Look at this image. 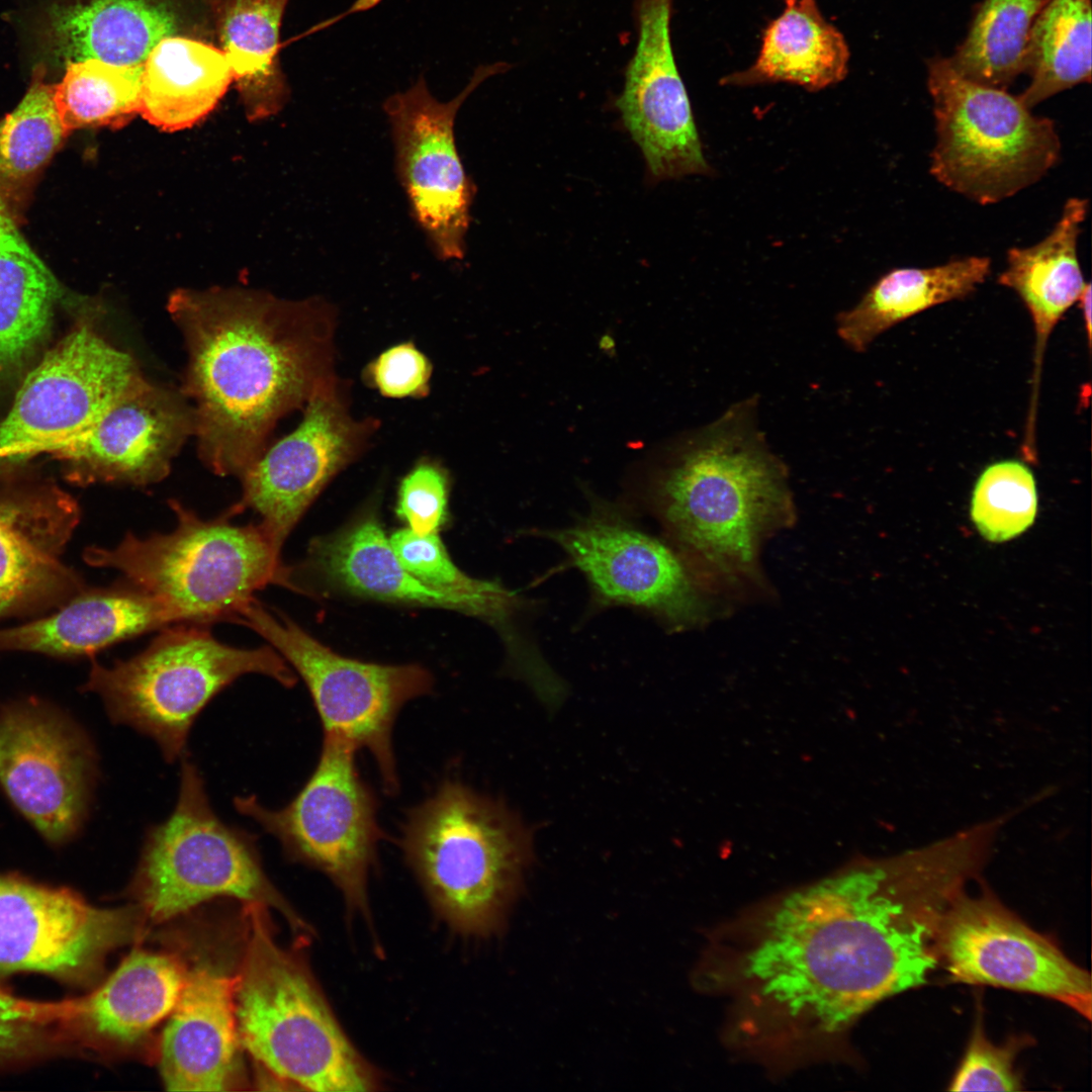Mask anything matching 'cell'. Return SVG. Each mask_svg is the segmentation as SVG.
Masks as SVG:
<instances>
[{
    "label": "cell",
    "instance_id": "cell-36",
    "mask_svg": "<svg viewBox=\"0 0 1092 1092\" xmlns=\"http://www.w3.org/2000/svg\"><path fill=\"white\" fill-rule=\"evenodd\" d=\"M143 70L96 59L68 63L61 82L53 85L66 134L86 127L120 128L140 114Z\"/></svg>",
    "mask_w": 1092,
    "mask_h": 1092
},
{
    "label": "cell",
    "instance_id": "cell-37",
    "mask_svg": "<svg viewBox=\"0 0 1092 1092\" xmlns=\"http://www.w3.org/2000/svg\"><path fill=\"white\" fill-rule=\"evenodd\" d=\"M66 1018L67 1000L34 1001L0 989V1071L75 1055Z\"/></svg>",
    "mask_w": 1092,
    "mask_h": 1092
},
{
    "label": "cell",
    "instance_id": "cell-33",
    "mask_svg": "<svg viewBox=\"0 0 1092 1092\" xmlns=\"http://www.w3.org/2000/svg\"><path fill=\"white\" fill-rule=\"evenodd\" d=\"M67 136L53 85L38 66L20 103L0 120V201L19 224L40 174Z\"/></svg>",
    "mask_w": 1092,
    "mask_h": 1092
},
{
    "label": "cell",
    "instance_id": "cell-2",
    "mask_svg": "<svg viewBox=\"0 0 1092 1092\" xmlns=\"http://www.w3.org/2000/svg\"><path fill=\"white\" fill-rule=\"evenodd\" d=\"M167 308L187 348L183 392L199 456L215 474L240 477L278 420L336 376V310L322 297L239 287L178 289Z\"/></svg>",
    "mask_w": 1092,
    "mask_h": 1092
},
{
    "label": "cell",
    "instance_id": "cell-24",
    "mask_svg": "<svg viewBox=\"0 0 1092 1092\" xmlns=\"http://www.w3.org/2000/svg\"><path fill=\"white\" fill-rule=\"evenodd\" d=\"M177 623L171 608L123 580L81 595L52 616L0 630V649L84 655Z\"/></svg>",
    "mask_w": 1092,
    "mask_h": 1092
},
{
    "label": "cell",
    "instance_id": "cell-38",
    "mask_svg": "<svg viewBox=\"0 0 1092 1092\" xmlns=\"http://www.w3.org/2000/svg\"><path fill=\"white\" fill-rule=\"evenodd\" d=\"M1037 492L1033 473L1018 460L988 465L972 495L971 515L988 540L1006 541L1024 532L1034 521Z\"/></svg>",
    "mask_w": 1092,
    "mask_h": 1092
},
{
    "label": "cell",
    "instance_id": "cell-31",
    "mask_svg": "<svg viewBox=\"0 0 1092 1092\" xmlns=\"http://www.w3.org/2000/svg\"><path fill=\"white\" fill-rule=\"evenodd\" d=\"M60 295L57 278L0 201V375L17 369L40 343Z\"/></svg>",
    "mask_w": 1092,
    "mask_h": 1092
},
{
    "label": "cell",
    "instance_id": "cell-12",
    "mask_svg": "<svg viewBox=\"0 0 1092 1092\" xmlns=\"http://www.w3.org/2000/svg\"><path fill=\"white\" fill-rule=\"evenodd\" d=\"M510 67L505 62L478 66L462 91L446 102L431 93L420 75L383 103L397 178L413 218L440 260L463 259L475 195L457 149V112L483 81Z\"/></svg>",
    "mask_w": 1092,
    "mask_h": 1092
},
{
    "label": "cell",
    "instance_id": "cell-25",
    "mask_svg": "<svg viewBox=\"0 0 1092 1092\" xmlns=\"http://www.w3.org/2000/svg\"><path fill=\"white\" fill-rule=\"evenodd\" d=\"M1088 208L1087 199L1069 198L1053 230L1041 241L1007 251L1006 267L998 276L999 284L1020 297L1033 323L1035 346L1030 408L1037 406L1049 338L1088 283L1078 258V240Z\"/></svg>",
    "mask_w": 1092,
    "mask_h": 1092
},
{
    "label": "cell",
    "instance_id": "cell-43",
    "mask_svg": "<svg viewBox=\"0 0 1092 1092\" xmlns=\"http://www.w3.org/2000/svg\"><path fill=\"white\" fill-rule=\"evenodd\" d=\"M1091 293H1092L1091 284L1088 282L1086 284L1084 290L1082 291L1078 301H1077L1079 303V306H1080L1081 311H1082L1084 327H1085V331H1086V335H1087V341H1088L1089 346H1090V343H1091V330H1092V327H1091L1092 326V324H1091V308H1092V304H1091L1092 296H1091Z\"/></svg>",
    "mask_w": 1092,
    "mask_h": 1092
},
{
    "label": "cell",
    "instance_id": "cell-5",
    "mask_svg": "<svg viewBox=\"0 0 1092 1092\" xmlns=\"http://www.w3.org/2000/svg\"><path fill=\"white\" fill-rule=\"evenodd\" d=\"M265 910L248 905L235 989L240 1043L272 1077L302 1090L381 1089L382 1074L351 1041L303 960L278 945Z\"/></svg>",
    "mask_w": 1092,
    "mask_h": 1092
},
{
    "label": "cell",
    "instance_id": "cell-32",
    "mask_svg": "<svg viewBox=\"0 0 1092 1092\" xmlns=\"http://www.w3.org/2000/svg\"><path fill=\"white\" fill-rule=\"evenodd\" d=\"M289 0H224L218 33L234 81L252 120L277 113L289 97L278 50Z\"/></svg>",
    "mask_w": 1092,
    "mask_h": 1092
},
{
    "label": "cell",
    "instance_id": "cell-17",
    "mask_svg": "<svg viewBox=\"0 0 1092 1092\" xmlns=\"http://www.w3.org/2000/svg\"><path fill=\"white\" fill-rule=\"evenodd\" d=\"M378 421L357 420L349 410L346 388L337 376L322 384L305 403L303 419L240 476L242 498L233 507L250 508L281 549L286 537L325 486L369 445Z\"/></svg>",
    "mask_w": 1092,
    "mask_h": 1092
},
{
    "label": "cell",
    "instance_id": "cell-21",
    "mask_svg": "<svg viewBox=\"0 0 1092 1092\" xmlns=\"http://www.w3.org/2000/svg\"><path fill=\"white\" fill-rule=\"evenodd\" d=\"M193 434V408L185 397L141 377L92 427L53 454L90 477L149 485L168 475Z\"/></svg>",
    "mask_w": 1092,
    "mask_h": 1092
},
{
    "label": "cell",
    "instance_id": "cell-41",
    "mask_svg": "<svg viewBox=\"0 0 1092 1092\" xmlns=\"http://www.w3.org/2000/svg\"><path fill=\"white\" fill-rule=\"evenodd\" d=\"M449 488L447 470L431 458H422L399 483L397 517L417 534L439 533L447 519Z\"/></svg>",
    "mask_w": 1092,
    "mask_h": 1092
},
{
    "label": "cell",
    "instance_id": "cell-35",
    "mask_svg": "<svg viewBox=\"0 0 1092 1092\" xmlns=\"http://www.w3.org/2000/svg\"><path fill=\"white\" fill-rule=\"evenodd\" d=\"M1045 0H983L950 66L973 82L1005 89L1025 69L1033 21Z\"/></svg>",
    "mask_w": 1092,
    "mask_h": 1092
},
{
    "label": "cell",
    "instance_id": "cell-34",
    "mask_svg": "<svg viewBox=\"0 0 1092 1092\" xmlns=\"http://www.w3.org/2000/svg\"><path fill=\"white\" fill-rule=\"evenodd\" d=\"M1091 0H1045L1030 29L1018 95L1032 109L1074 86L1091 81Z\"/></svg>",
    "mask_w": 1092,
    "mask_h": 1092
},
{
    "label": "cell",
    "instance_id": "cell-19",
    "mask_svg": "<svg viewBox=\"0 0 1092 1092\" xmlns=\"http://www.w3.org/2000/svg\"><path fill=\"white\" fill-rule=\"evenodd\" d=\"M672 0H635L638 38L617 99L654 181L709 174L670 38Z\"/></svg>",
    "mask_w": 1092,
    "mask_h": 1092
},
{
    "label": "cell",
    "instance_id": "cell-39",
    "mask_svg": "<svg viewBox=\"0 0 1092 1092\" xmlns=\"http://www.w3.org/2000/svg\"><path fill=\"white\" fill-rule=\"evenodd\" d=\"M388 539L402 566L431 587L466 595L491 594L504 587L498 582L474 578L459 569L438 533L421 535L404 528Z\"/></svg>",
    "mask_w": 1092,
    "mask_h": 1092
},
{
    "label": "cell",
    "instance_id": "cell-6",
    "mask_svg": "<svg viewBox=\"0 0 1092 1092\" xmlns=\"http://www.w3.org/2000/svg\"><path fill=\"white\" fill-rule=\"evenodd\" d=\"M175 529L147 538L128 533L113 548L92 547L85 560L110 567L123 580L171 608L182 623L235 622L254 593L275 583L280 550L261 524L235 525L232 508L202 520L169 500Z\"/></svg>",
    "mask_w": 1092,
    "mask_h": 1092
},
{
    "label": "cell",
    "instance_id": "cell-27",
    "mask_svg": "<svg viewBox=\"0 0 1092 1092\" xmlns=\"http://www.w3.org/2000/svg\"><path fill=\"white\" fill-rule=\"evenodd\" d=\"M77 520L69 503L0 499V616L67 581L59 555Z\"/></svg>",
    "mask_w": 1092,
    "mask_h": 1092
},
{
    "label": "cell",
    "instance_id": "cell-29",
    "mask_svg": "<svg viewBox=\"0 0 1092 1092\" xmlns=\"http://www.w3.org/2000/svg\"><path fill=\"white\" fill-rule=\"evenodd\" d=\"M233 81L222 50L187 37H165L144 64L140 114L163 130L190 127L215 107Z\"/></svg>",
    "mask_w": 1092,
    "mask_h": 1092
},
{
    "label": "cell",
    "instance_id": "cell-11",
    "mask_svg": "<svg viewBox=\"0 0 1092 1092\" xmlns=\"http://www.w3.org/2000/svg\"><path fill=\"white\" fill-rule=\"evenodd\" d=\"M235 623L265 638L297 671L312 699L324 735L368 750L385 792L397 793L393 725L407 702L431 691V673L419 664H380L345 657L255 599L239 611Z\"/></svg>",
    "mask_w": 1092,
    "mask_h": 1092
},
{
    "label": "cell",
    "instance_id": "cell-28",
    "mask_svg": "<svg viewBox=\"0 0 1092 1092\" xmlns=\"http://www.w3.org/2000/svg\"><path fill=\"white\" fill-rule=\"evenodd\" d=\"M991 260L968 256L927 268H896L876 281L852 308L836 316V331L855 352H864L895 325L933 306L963 299L990 274Z\"/></svg>",
    "mask_w": 1092,
    "mask_h": 1092
},
{
    "label": "cell",
    "instance_id": "cell-14",
    "mask_svg": "<svg viewBox=\"0 0 1092 1092\" xmlns=\"http://www.w3.org/2000/svg\"><path fill=\"white\" fill-rule=\"evenodd\" d=\"M143 377L133 358L80 325L29 372L0 423V458L53 453Z\"/></svg>",
    "mask_w": 1092,
    "mask_h": 1092
},
{
    "label": "cell",
    "instance_id": "cell-4",
    "mask_svg": "<svg viewBox=\"0 0 1092 1092\" xmlns=\"http://www.w3.org/2000/svg\"><path fill=\"white\" fill-rule=\"evenodd\" d=\"M399 845L437 917L469 937L502 929L533 857L514 812L452 778L406 812Z\"/></svg>",
    "mask_w": 1092,
    "mask_h": 1092
},
{
    "label": "cell",
    "instance_id": "cell-1",
    "mask_svg": "<svg viewBox=\"0 0 1092 1092\" xmlns=\"http://www.w3.org/2000/svg\"><path fill=\"white\" fill-rule=\"evenodd\" d=\"M968 881L935 841L750 906L712 932L695 985L723 1001L728 1048L768 1072L840 1061L866 1012L927 982Z\"/></svg>",
    "mask_w": 1092,
    "mask_h": 1092
},
{
    "label": "cell",
    "instance_id": "cell-22",
    "mask_svg": "<svg viewBox=\"0 0 1092 1092\" xmlns=\"http://www.w3.org/2000/svg\"><path fill=\"white\" fill-rule=\"evenodd\" d=\"M237 975L210 964L186 971L163 1031L160 1070L171 1091H223L233 1083L240 1043Z\"/></svg>",
    "mask_w": 1092,
    "mask_h": 1092
},
{
    "label": "cell",
    "instance_id": "cell-8",
    "mask_svg": "<svg viewBox=\"0 0 1092 1092\" xmlns=\"http://www.w3.org/2000/svg\"><path fill=\"white\" fill-rule=\"evenodd\" d=\"M935 144L930 173L977 203L1007 199L1041 179L1059 161L1055 122L1035 115L1005 89L966 79L947 57L927 60Z\"/></svg>",
    "mask_w": 1092,
    "mask_h": 1092
},
{
    "label": "cell",
    "instance_id": "cell-13",
    "mask_svg": "<svg viewBox=\"0 0 1092 1092\" xmlns=\"http://www.w3.org/2000/svg\"><path fill=\"white\" fill-rule=\"evenodd\" d=\"M938 966L953 982L1028 992L1091 1018V978L1050 938L1030 928L986 887L963 891L937 937Z\"/></svg>",
    "mask_w": 1092,
    "mask_h": 1092
},
{
    "label": "cell",
    "instance_id": "cell-40",
    "mask_svg": "<svg viewBox=\"0 0 1092 1092\" xmlns=\"http://www.w3.org/2000/svg\"><path fill=\"white\" fill-rule=\"evenodd\" d=\"M1031 1043L1028 1036H1012L995 1044L977 1018L969 1044L947 1088L949 1091H1018L1021 1076L1014 1063L1018 1053Z\"/></svg>",
    "mask_w": 1092,
    "mask_h": 1092
},
{
    "label": "cell",
    "instance_id": "cell-18",
    "mask_svg": "<svg viewBox=\"0 0 1092 1092\" xmlns=\"http://www.w3.org/2000/svg\"><path fill=\"white\" fill-rule=\"evenodd\" d=\"M586 577L604 606H631L671 624L698 619L699 598L680 559L616 509L594 502L574 525L544 531Z\"/></svg>",
    "mask_w": 1092,
    "mask_h": 1092
},
{
    "label": "cell",
    "instance_id": "cell-26",
    "mask_svg": "<svg viewBox=\"0 0 1092 1092\" xmlns=\"http://www.w3.org/2000/svg\"><path fill=\"white\" fill-rule=\"evenodd\" d=\"M849 59L843 34L824 18L815 0H785L783 12L763 32L754 63L721 83L785 82L818 91L845 78Z\"/></svg>",
    "mask_w": 1092,
    "mask_h": 1092
},
{
    "label": "cell",
    "instance_id": "cell-9",
    "mask_svg": "<svg viewBox=\"0 0 1092 1092\" xmlns=\"http://www.w3.org/2000/svg\"><path fill=\"white\" fill-rule=\"evenodd\" d=\"M133 890L155 922L226 896L276 909L299 935L312 933L265 875L254 837L215 815L201 775L188 760L174 811L146 834Z\"/></svg>",
    "mask_w": 1092,
    "mask_h": 1092
},
{
    "label": "cell",
    "instance_id": "cell-3",
    "mask_svg": "<svg viewBox=\"0 0 1092 1092\" xmlns=\"http://www.w3.org/2000/svg\"><path fill=\"white\" fill-rule=\"evenodd\" d=\"M758 396L695 433L658 478L661 523L681 548L719 571L751 568L761 535L787 511L786 466L758 429Z\"/></svg>",
    "mask_w": 1092,
    "mask_h": 1092
},
{
    "label": "cell",
    "instance_id": "cell-42",
    "mask_svg": "<svg viewBox=\"0 0 1092 1092\" xmlns=\"http://www.w3.org/2000/svg\"><path fill=\"white\" fill-rule=\"evenodd\" d=\"M432 364L413 342L394 345L364 369V380L388 398H421L430 392Z\"/></svg>",
    "mask_w": 1092,
    "mask_h": 1092
},
{
    "label": "cell",
    "instance_id": "cell-7",
    "mask_svg": "<svg viewBox=\"0 0 1092 1092\" xmlns=\"http://www.w3.org/2000/svg\"><path fill=\"white\" fill-rule=\"evenodd\" d=\"M204 625L177 623L162 628L145 650L129 659L112 666L94 662L84 686L100 696L114 723L152 737L168 761L185 751L201 710L241 675H268L288 688L296 680L272 646H229Z\"/></svg>",
    "mask_w": 1092,
    "mask_h": 1092
},
{
    "label": "cell",
    "instance_id": "cell-23",
    "mask_svg": "<svg viewBox=\"0 0 1092 1092\" xmlns=\"http://www.w3.org/2000/svg\"><path fill=\"white\" fill-rule=\"evenodd\" d=\"M186 971L168 953L135 949L89 994L67 999L77 1054L122 1052L143 1041L173 1010Z\"/></svg>",
    "mask_w": 1092,
    "mask_h": 1092
},
{
    "label": "cell",
    "instance_id": "cell-30",
    "mask_svg": "<svg viewBox=\"0 0 1092 1092\" xmlns=\"http://www.w3.org/2000/svg\"><path fill=\"white\" fill-rule=\"evenodd\" d=\"M175 30L173 13L152 0H91L58 10L51 31L68 63L96 59L139 67Z\"/></svg>",
    "mask_w": 1092,
    "mask_h": 1092
},
{
    "label": "cell",
    "instance_id": "cell-20",
    "mask_svg": "<svg viewBox=\"0 0 1092 1092\" xmlns=\"http://www.w3.org/2000/svg\"><path fill=\"white\" fill-rule=\"evenodd\" d=\"M283 568V574H313L328 585L356 597L477 617L499 630L509 654L522 651L528 644L514 627L517 614L524 608L522 598L505 586L491 594L466 595L425 584L399 562L372 511L313 541L301 566Z\"/></svg>",
    "mask_w": 1092,
    "mask_h": 1092
},
{
    "label": "cell",
    "instance_id": "cell-15",
    "mask_svg": "<svg viewBox=\"0 0 1092 1092\" xmlns=\"http://www.w3.org/2000/svg\"><path fill=\"white\" fill-rule=\"evenodd\" d=\"M96 768L89 737L63 712L34 700L0 711V786L50 843L80 830Z\"/></svg>",
    "mask_w": 1092,
    "mask_h": 1092
},
{
    "label": "cell",
    "instance_id": "cell-16",
    "mask_svg": "<svg viewBox=\"0 0 1092 1092\" xmlns=\"http://www.w3.org/2000/svg\"><path fill=\"white\" fill-rule=\"evenodd\" d=\"M129 908L104 909L67 888L0 874V974L38 973L86 984L135 933Z\"/></svg>",
    "mask_w": 1092,
    "mask_h": 1092
},
{
    "label": "cell",
    "instance_id": "cell-10",
    "mask_svg": "<svg viewBox=\"0 0 1092 1092\" xmlns=\"http://www.w3.org/2000/svg\"><path fill=\"white\" fill-rule=\"evenodd\" d=\"M351 743L324 735L318 761L298 794L271 810L255 796L237 797L236 809L274 835L286 854L311 867L340 891L349 914L371 923L368 877L384 837L377 800L362 779Z\"/></svg>",
    "mask_w": 1092,
    "mask_h": 1092
}]
</instances>
